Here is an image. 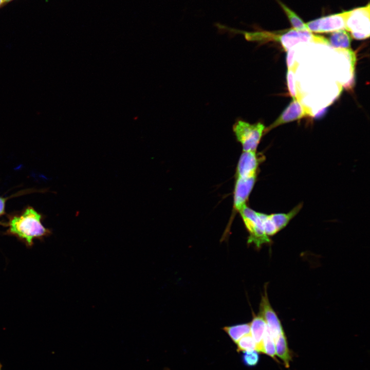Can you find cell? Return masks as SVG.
I'll return each mask as SVG.
<instances>
[{
    "label": "cell",
    "instance_id": "cell-10",
    "mask_svg": "<svg viewBox=\"0 0 370 370\" xmlns=\"http://www.w3.org/2000/svg\"><path fill=\"white\" fill-rule=\"evenodd\" d=\"M256 152H243L237 166L236 177H248L256 175L261 160Z\"/></svg>",
    "mask_w": 370,
    "mask_h": 370
},
{
    "label": "cell",
    "instance_id": "cell-4",
    "mask_svg": "<svg viewBox=\"0 0 370 370\" xmlns=\"http://www.w3.org/2000/svg\"><path fill=\"white\" fill-rule=\"evenodd\" d=\"M345 29L353 38L363 40L370 35V4L347 11Z\"/></svg>",
    "mask_w": 370,
    "mask_h": 370
},
{
    "label": "cell",
    "instance_id": "cell-18",
    "mask_svg": "<svg viewBox=\"0 0 370 370\" xmlns=\"http://www.w3.org/2000/svg\"><path fill=\"white\" fill-rule=\"evenodd\" d=\"M296 65L297 63L292 67L288 68L286 74V80L288 91L292 99H297L300 100V96L297 92L295 86L294 75L296 70Z\"/></svg>",
    "mask_w": 370,
    "mask_h": 370
},
{
    "label": "cell",
    "instance_id": "cell-1",
    "mask_svg": "<svg viewBox=\"0 0 370 370\" xmlns=\"http://www.w3.org/2000/svg\"><path fill=\"white\" fill-rule=\"evenodd\" d=\"M42 215L28 206L20 213L8 216L5 234L15 237L27 247H31L35 239L42 240L51 234V230L42 224Z\"/></svg>",
    "mask_w": 370,
    "mask_h": 370
},
{
    "label": "cell",
    "instance_id": "cell-11",
    "mask_svg": "<svg viewBox=\"0 0 370 370\" xmlns=\"http://www.w3.org/2000/svg\"><path fill=\"white\" fill-rule=\"evenodd\" d=\"M250 324L251 335L256 344V350L263 353V340L267 327L265 320L260 315L254 316Z\"/></svg>",
    "mask_w": 370,
    "mask_h": 370
},
{
    "label": "cell",
    "instance_id": "cell-15",
    "mask_svg": "<svg viewBox=\"0 0 370 370\" xmlns=\"http://www.w3.org/2000/svg\"><path fill=\"white\" fill-rule=\"evenodd\" d=\"M223 330L234 342L236 343L242 337L250 334V324L245 323L226 326L223 328Z\"/></svg>",
    "mask_w": 370,
    "mask_h": 370
},
{
    "label": "cell",
    "instance_id": "cell-2",
    "mask_svg": "<svg viewBox=\"0 0 370 370\" xmlns=\"http://www.w3.org/2000/svg\"><path fill=\"white\" fill-rule=\"evenodd\" d=\"M242 34L248 41L262 43L268 41L278 42L287 51L300 43L329 45L328 39L316 35L308 30H300L293 28L279 32L265 30L243 31Z\"/></svg>",
    "mask_w": 370,
    "mask_h": 370
},
{
    "label": "cell",
    "instance_id": "cell-13",
    "mask_svg": "<svg viewBox=\"0 0 370 370\" xmlns=\"http://www.w3.org/2000/svg\"><path fill=\"white\" fill-rule=\"evenodd\" d=\"M302 207V203H299L287 213H273L268 214V216L279 232L287 225L299 213Z\"/></svg>",
    "mask_w": 370,
    "mask_h": 370
},
{
    "label": "cell",
    "instance_id": "cell-3",
    "mask_svg": "<svg viewBox=\"0 0 370 370\" xmlns=\"http://www.w3.org/2000/svg\"><path fill=\"white\" fill-rule=\"evenodd\" d=\"M265 126L261 122L250 123L243 119H237L232 129L236 140L241 144L243 152H256Z\"/></svg>",
    "mask_w": 370,
    "mask_h": 370
},
{
    "label": "cell",
    "instance_id": "cell-14",
    "mask_svg": "<svg viewBox=\"0 0 370 370\" xmlns=\"http://www.w3.org/2000/svg\"><path fill=\"white\" fill-rule=\"evenodd\" d=\"M276 355L282 360L285 367H289L292 360L291 352L288 348L286 337L283 332L275 341Z\"/></svg>",
    "mask_w": 370,
    "mask_h": 370
},
{
    "label": "cell",
    "instance_id": "cell-17",
    "mask_svg": "<svg viewBox=\"0 0 370 370\" xmlns=\"http://www.w3.org/2000/svg\"><path fill=\"white\" fill-rule=\"evenodd\" d=\"M263 353L266 354L274 359L276 355L275 343L270 332L266 327L263 340Z\"/></svg>",
    "mask_w": 370,
    "mask_h": 370
},
{
    "label": "cell",
    "instance_id": "cell-24",
    "mask_svg": "<svg viewBox=\"0 0 370 370\" xmlns=\"http://www.w3.org/2000/svg\"><path fill=\"white\" fill-rule=\"evenodd\" d=\"M4 2V0H0V6Z\"/></svg>",
    "mask_w": 370,
    "mask_h": 370
},
{
    "label": "cell",
    "instance_id": "cell-7",
    "mask_svg": "<svg viewBox=\"0 0 370 370\" xmlns=\"http://www.w3.org/2000/svg\"><path fill=\"white\" fill-rule=\"evenodd\" d=\"M313 115L311 110L305 106L300 100L295 99L283 110L279 117L268 127H266L265 134L277 126Z\"/></svg>",
    "mask_w": 370,
    "mask_h": 370
},
{
    "label": "cell",
    "instance_id": "cell-20",
    "mask_svg": "<svg viewBox=\"0 0 370 370\" xmlns=\"http://www.w3.org/2000/svg\"><path fill=\"white\" fill-rule=\"evenodd\" d=\"M243 363L247 366H254L259 362L260 356L255 350L244 351L242 356Z\"/></svg>",
    "mask_w": 370,
    "mask_h": 370
},
{
    "label": "cell",
    "instance_id": "cell-22",
    "mask_svg": "<svg viewBox=\"0 0 370 370\" xmlns=\"http://www.w3.org/2000/svg\"><path fill=\"white\" fill-rule=\"evenodd\" d=\"M8 197H3L0 196V216L5 214V206Z\"/></svg>",
    "mask_w": 370,
    "mask_h": 370
},
{
    "label": "cell",
    "instance_id": "cell-8",
    "mask_svg": "<svg viewBox=\"0 0 370 370\" xmlns=\"http://www.w3.org/2000/svg\"><path fill=\"white\" fill-rule=\"evenodd\" d=\"M259 315L265 320L275 343L279 337L284 331L280 320L270 304L266 291L260 303Z\"/></svg>",
    "mask_w": 370,
    "mask_h": 370
},
{
    "label": "cell",
    "instance_id": "cell-9",
    "mask_svg": "<svg viewBox=\"0 0 370 370\" xmlns=\"http://www.w3.org/2000/svg\"><path fill=\"white\" fill-rule=\"evenodd\" d=\"M256 175L248 177H236L234 191L233 210L239 211L246 205L256 181Z\"/></svg>",
    "mask_w": 370,
    "mask_h": 370
},
{
    "label": "cell",
    "instance_id": "cell-21",
    "mask_svg": "<svg viewBox=\"0 0 370 370\" xmlns=\"http://www.w3.org/2000/svg\"><path fill=\"white\" fill-rule=\"evenodd\" d=\"M294 50L292 48L287 51L286 63L288 68L292 67L296 62L294 61Z\"/></svg>",
    "mask_w": 370,
    "mask_h": 370
},
{
    "label": "cell",
    "instance_id": "cell-16",
    "mask_svg": "<svg viewBox=\"0 0 370 370\" xmlns=\"http://www.w3.org/2000/svg\"><path fill=\"white\" fill-rule=\"evenodd\" d=\"M282 9L286 14L292 28L300 30H308L303 20L290 8L281 1L277 0Z\"/></svg>",
    "mask_w": 370,
    "mask_h": 370
},
{
    "label": "cell",
    "instance_id": "cell-23",
    "mask_svg": "<svg viewBox=\"0 0 370 370\" xmlns=\"http://www.w3.org/2000/svg\"><path fill=\"white\" fill-rule=\"evenodd\" d=\"M0 225L4 226L5 227H7V223H4L3 221H0Z\"/></svg>",
    "mask_w": 370,
    "mask_h": 370
},
{
    "label": "cell",
    "instance_id": "cell-5",
    "mask_svg": "<svg viewBox=\"0 0 370 370\" xmlns=\"http://www.w3.org/2000/svg\"><path fill=\"white\" fill-rule=\"evenodd\" d=\"M239 213L249 233L248 243L253 244L257 248L263 244L270 242L268 236L265 232L260 212H257L245 205Z\"/></svg>",
    "mask_w": 370,
    "mask_h": 370
},
{
    "label": "cell",
    "instance_id": "cell-19",
    "mask_svg": "<svg viewBox=\"0 0 370 370\" xmlns=\"http://www.w3.org/2000/svg\"><path fill=\"white\" fill-rule=\"evenodd\" d=\"M236 343L238 352L256 350V344L250 334L244 336Z\"/></svg>",
    "mask_w": 370,
    "mask_h": 370
},
{
    "label": "cell",
    "instance_id": "cell-12",
    "mask_svg": "<svg viewBox=\"0 0 370 370\" xmlns=\"http://www.w3.org/2000/svg\"><path fill=\"white\" fill-rule=\"evenodd\" d=\"M351 35L345 29L331 32L328 39L329 46L337 49L349 50L351 41Z\"/></svg>",
    "mask_w": 370,
    "mask_h": 370
},
{
    "label": "cell",
    "instance_id": "cell-6",
    "mask_svg": "<svg viewBox=\"0 0 370 370\" xmlns=\"http://www.w3.org/2000/svg\"><path fill=\"white\" fill-rule=\"evenodd\" d=\"M347 14V11H344L321 17L305 23L306 27L312 33H328L345 29Z\"/></svg>",
    "mask_w": 370,
    "mask_h": 370
},
{
    "label": "cell",
    "instance_id": "cell-26",
    "mask_svg": "<svg viewBox=\"0 0 370 370\" xmlns=\"http://www.w3.org/2000/svg\"><path fill=\"white\" fill-rule=\"evenodd\" d=\"M11 1V0H4V2H9V1Z\"/></svg>",
    "mask_w": 370,
    "mask_h": 370
},
{
    "label": "cell",
    "instance_id": "cell-25",
    "mask_svg": "<svg viewBox=\"0 0 370 370\" xmlns=\"http://www.w3.org/2000/svg\"><path fill=\"white\" fill-rule=\"evenodd\" d=\"M0 370H2V364L1 362H0Z\"/></svg>",
    "mask_w": 370,
    "mask_h": 370
}]
</instances>
